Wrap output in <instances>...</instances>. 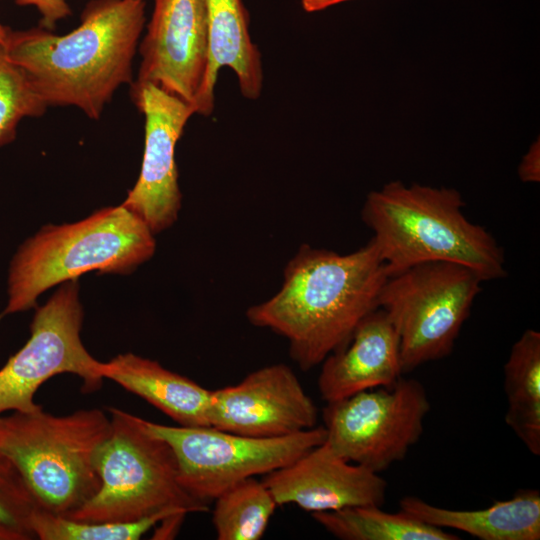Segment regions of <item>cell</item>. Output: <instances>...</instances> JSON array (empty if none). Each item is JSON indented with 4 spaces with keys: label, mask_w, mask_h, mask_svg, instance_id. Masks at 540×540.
I'll list each match as a JSON object with an SVG mask.
<instances>
[{
    "label": "cell",
    "mask_w": 540,
    "mask_h": 540,
    "mask_svg": "<svg viewBox=\"0 0 540 540\" xmlns=\"http://www.w3.org/2000/svg\"><path fill=\"white\" fill-rule=\"evenodd\" d=\"M312 518L342 540H457L455 534L428 525L399 510L365 505L311 513Z\"/></svg>",
    "instance_id": "cell-20"
},
{
    "label": "cell",
    "mask_w": 540,
    "mask_h": 540,
    "mask_svg": "<svg viewBox=\"0 0 540 540\" xmlns=\"http://www.w3.org/2000/svg\"><path fill=\"white\" fill-rule=\"evenodd\" d=\"M317 407L296 374L282 363L248 374L235 385L211 390V427L254 438L292 435L316 426Z\"/></svg>",
    "instance_id": "cell-13"
},
{
    "label": "cell",
    "mask_w": 540,
    "mask_h": 540,
    "mask_svg": "<svg viewBox=\"0 0 540 540\" xmlns=\"http://www.w3.org/2000/svg\"><path fill=\"white\" fill-rule=\"evenodd\" d=\"M178 512L183 511H164L132 522H81L38 508L30 528L34 538L40 540H138Z\"/></svg>",
    "instance_id": "cell-22"
},
{
    "label": "cell",
    "mask_w": 540,
    "mask_h": 540,
    "mask_svg": "<svg viewBox=\"0 0 540 540\" xmlns=\"http://www.w3.org/2000/svg\"><path fill=\"white\" fill-rule=\"evenodd\" d=\"M387 277L372 240L348 254L303 244L288 261L278 292L249 307L246 318L287 339L291 358L307 371L342 348L378 308Z\"/></svg>",
    "instance_id": "cell-1"
},
{
    "label": "cell",
    "mask_w": 540,
    "mask_h": 540,
    "mask_svg": "<svg viewBox=\"0 0 540 540\" xmlns=\"http://www.w3.org/2000/svg\"><path fill=\"white\" fill-rule=\"evenodd\" d=\"M38 508L17 468L0 454V524L23 533L28 540L33 539L30 522Z\"/></svg>",
    "instance_id": "cell-24"
},
{
    "label": "cell",
    "mask_w": 540,
    "mask_h": 540,
    "mask_svg": "<svg viewBox=\"0 0 540 540\" xmlns=\"http://www.w3.org/2000/svg\"><path fill=\"white\" fill-rule=\"evenodd\" d=\"M98 369L103 379L144 399L178 425L210 426L211 390L168 370L159 362L129 352L107 362L100 361Z\"/></svg>",
    "instance_id": "cell-16"
},
{
    "label": "cell",
    "mask_w": 540,
    "mask_h": 540,
    "mask_svg": "<svg viewBox=\"0 0 540 540\" xmlns=\"http://www.w3.org/2000/svg\"><path fill=\"white\" fill-rule=\"evenodd\" d=\"M144 424L170 445L181 485L205 504L237 482L282 468L326 440L323 426L283 437L254 438L211 426H168L145 419Z\"/></svg>",
    "instance_id": "cell-8"
},
{
    "label": "cell",
    "mask_w": 540,
    "mask_h": 540,
    "mask_svg": "<svg viewBox=\"0 0 540 540\" xmlns=\"http://www.w3.org/2000/svg\"><path fill=\"white\" fill-rule=\"evenodd\" d=\"M508 408L505 422L536 456L540 455V333L527 329L512 345L504 365Z\"/></svg>",
    "instance_id": "cell-19"
},
{
    "label": "cell",
    "mask_w": 540,
    "mask_h": 540,
    "mask_svg": "<svg viewBox=\"0 0 540 540\" xmlns=\"http://www.w3.org/2000/svg\"><path fill=\"white\" fill-rule=\"evenodd\" d=\"M111 430L97 454V492L64 517L81 522H132L164 511L206 512L181 485L170 445L144 419L109 407Z\"/></svg>",
    "instance_id": "cell-6"
},
{
    "label": "cell",
    "mask_w": 540,
    "mask_h": 540,
    "mask_svg": "<svg viewBox=\"0 0 540 540\" xmlns=\"http://www.w3.org/2000/svg\"><path fill=\"white\" fill-rule=\"evenodd\" d=\"M0 540H28L21 532L0 524Z\"/></svg>",
    "instance_id": "cell-29"
},
{
    "label": "cell",
    "mask_w": 540,
    "mask_h": 540,
    "mask_svg": "<svg viewBox=\"0 0 540 540\" xmlns=\"http://www.w3.org/2000/svg\"><path fill=\"white\" fill-rule=\"evenodd\" d=\"M262 482L278 505L295 504L314 513L385 502L387 482L379 473L338 455L326 442Z\"/></svg>",
    "instance_id": "cell-14"
},
{
    "label": "cell",
    "mask_w": 540,
    "mask_h": 540,
    "mask_svg": "<svg viewBox=\"0 0 540 540\" xmlns=\"http://www.w3.org/2000/svg\"><path fill=\"white\" fill-rule=\"evenodd\" d=\"M430 408L424 385L401 377L390 387L327 403L326 442L342 458L380 473L419 441Z\"/></svg>",
    "instance_id": "cell-10"
},
{
    "label": "cell",
    "mask_w": 540,
    "mask_h": 540,
    "mask_svg": "<svg viewBox=\"0 0 540 540\" xmlns=\"http://www.w3.org/2000/svg\"><path fill=\"white\" fill-rule=\"evenodd\" d=\"M111 430L108 412L54 415L40 408L0 416V454L21 474L40 509L65 516L98 490L97 454Z\"/></svg>",
    "instance_id": "cell-5"
},
{
    "label": "cell",
    "mask_w": 540,
    "mask_h": 540,
    "mask_svg": "<svg viewBox=\"0 0 540 540\" xmlns=\"http://www.w3.org/2000/svg\"><path fill=\"white\" fill-rule=\"evenodd\" d=\"M130 85L131 99L145 118L144 152L139 177L122 205L157 234L176 222L181 208L175 150L196 110L151 83Z\"/></svg>",
    "instance_id": "cell-12"
},
{
    "label": "cell",
    "mask_w": 540,
    "mask_h": 540,
    "mask_svg": "<svg viewBox=\"0 0 540 540\" xmlns=\"http://www.w3.org/2000/svg\"><path fill=\"white\" fill-rule=\"evenodd\" d=\"M154 235L122 204L99 209L78 222L42 227L12 257L0 320L36 307L43 292L84 273L133 272L154 255Z\"/></svg>",
    "instance_id": "cell-4"
},
{
    "label": "cell",
    "mask_w": 540,
    "mask_h": 540,
    "mask_svg": "<svg viewBox=\"0 0 540 540\" xmlns=\"http://www.w3.org/2000/svg\"><path fill=\"white\" fill-rule=\"evenodd\" d=\"M539 141L535 142L523 157L518 174L524 182H539L540 179V154Z\"/></svg>",
    "instance_id": "cell-26"
},
{
    "label": "cell",
    "mask_w": 540,
    "mask_h": 540,
    "mask_svg": "<svg viewBox=\"0 0 540 540\" xmlns=\"http://www.w3.org/2000/svg\"><path fill=\"white\" fill-rule=\"evenodd\" d=\"M212 523L218 540H258L278 506L262 481L254 477L232 485L215 499Z\"/></svg>",
    "instance_id": "cell-21"
},
{
    "label": "cell",
    "mask_w": 540,
    "mask_h": 540,
    "mask_svg": "<svg viewBox=\"0 0 540 540\" xmlns=\"http://www.w3.org/2000/svg\"><path fill=\"white\" fill-rule=\"evenodd\" d=\"M14 2L21 6L34 7L41 17L40 26L51 31L57 22L72 14L67 0H14Z\"/></svg>",
    "instance_id": "cell-25"
},
{
    "label": "cell",
    "mask_w": 540,
    "mask_h": 540,
    "mask_svg": "<svg viewBox=\"0 0 540 540\" xmlns=\"http://www.w3.org/2000/svg\"><path fill=\"white\" fill-rule=\"evenodd\" d=\"M346 1L349 0H301V5L306 12L312 13Z\"/></svg>",
    "instance_id": "cell-28"
},
{
    "label": "cell",
    "mask_w": 540,
    "mask_h": 540,
    "mask_svg": "<svg viewBox=\"0 0 540 540\" xmlns=\"http://www.w3.org/2000/svg\"><path fill=\"white\" fill-rule=\"evenodd\" d=\"M319 393L327 403L394 385L403 374L398 333L377 308L356 326L348 342L321 363Z\"/></svg>",
    "instance_id": "cell-15"
},
{
    "label": "cell",
    "mask_w": 540,
    "mask_h": 540,
    "mask_svg": "<svg viewBox=\"0 0 540 540\" xmlns=\"http://www.w3.org/2000/svg\"><path fill=\"white\" fill-rule=\"evenodd\" d=\"M9 30L10 28L7 27V26H4L1 22H0V44H4L6 39H7V36H8V33H9Z\"/></svg>",
    "instance_id": "cell-30"
},
{
    "label": "cell",
    "mask_w": 540,
    "mask_h": 540,
    "mask_svg": "<svg viewBox=\"0 0 540 540\" xmlns=\"http://www.w3.org/2000/svg\"><path fill=\"white\" fill-rule=\"evenodd\" d=\"M482 282L471 268L448 261L420 263L387 277L378 308L398 333L403 373L452 352Z\"/></svg>",
    "instance_id": "cell-7"
},
{
    "label": "cell",
    "mask_w": 540,
    "mask_h": 540,
    "mask_svg": "<svg viewBox=\"0 0 540 540\" xmlns=\"http://www.w3.org/2000/svg\"><path fill=\"white\" fill-rule=\"evenodd\" d=\"M183 512L174 513L167 516L158 523L153 539H171L178 532L185 516Z\"/></svg>",
    "instance_id": "cell-27"
},
{
    "label": "cell",
    "mask_w": 540,
    "mask_h": 540,
    "mask_svg": "<svg viewBox=\"0 0 540 540\" xmlns=\"http://www.w3.org/2000/svg\"><path fill=\"white\" fill-rule=\"evenodd\" d=\"M464 205L453 188L391 181L371 191L361 217L388 276L420 263L448 261L471 268L483 282L506 277L503 248L464 215Z\"/></svg>",
    "instance_id": "cell-3"
},
{
    "label": "cell",
    "mask_w": 540,
    "mask_h": 540,
    "mask_svg": "<svg viewBox=\"0 0 540 540\" xmlns=\"http://www.w3.org/2000/svg\"><path fill=\"white\" fill-rule=\"evenodd\" d=\"M146 0H91L64 35L41 26L9 30L3 44L47 106H74L97 120L114 93L133 82Z\"/></svg>",
    "instance_id": "cell-2"
},
{
    "label": "cell",
    "mask_w": 540,
    "mask_h": 540,
    "mask_svg": "<svg viewBox=\"0 0 540 540\" xmlns=\"http://www.w3.org/2000/svg\"><path fill=\"white\" fill-rule=\"evenodd\" d=\"M83 318L77 280L60 284L48 301L36 308L28 340L0 368V416L42 408L34 400L36 392L60 374L78 376L84 392L101 387L100 361L81 340Z\"/></svg>",
    "instance_id": "cell-9"
},
{
    "label": "cell",
    "mask_w": 540,
    "mask_h": 540,
    "mask_svg": "<svg viewBox=\"0 0 540 540\" xmlns=\"http://www.w3.org/2000/svg\"><path fill=\"white\" fill-rule=\"evenodd\" d=\"M47 108L27 74L8 58L0 44V147L15 139L21 120L40 117Z\"/></svg>",
    "instance_id": "cell-23"
},
{
    "label": "cell",
    "mask_w": 540,
    "mask_h": 540,
    "mask_svg": "<svg viewBox=\"0 0 540 540\" xmlns=\"http://www.w3.org/2000/svg\"><path fill=\"white\" fill-rule=\"evenodd\" d=\"M136 83H151L209 116L205 85L209 63L204 0H154Z\"/></svg>",
    "instance_id": "cell-11"
},
{
    "label": "cell",
    "mask_w": 540,
    "mask_h": 540,
    "mask_svg": "<svg viewBox=\"0 0 540 540\" xmlns=\"http://www.w3.org/2000/svg\"><path fill=\"white\" fill-rule=\"evenodd\" d=\"M401 511L431 526L465 532L480 540H539L540 493L518 490L512 498L479 510H452L416 496L399 502Z\"/></svg>",
    "instance_id": "cell-17"
},
{
    "label": "cell",
    "mask_w": 540,
    "mask_h": 540,
    "mask_svg": "<svg viewBox=\"0 0 540 540\" xmlns=\"http://www.w3.org/2000/svg\"><path fill=\"white\" fill-rule=\"evenodd\" d=\"M208 25L209 63L205 97L214 109V89L220 68L236 74L242 95L257 99L263 86L261 54L249 33V16L242 0H204Z\"/></svg>",
    "instance_id": "cell-18"
}]
</instances>
